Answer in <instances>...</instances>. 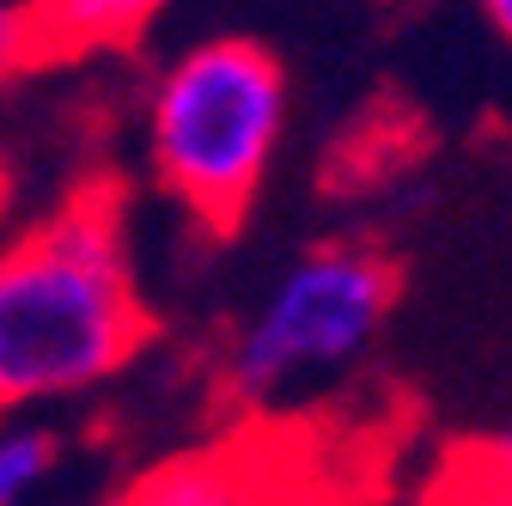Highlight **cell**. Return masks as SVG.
Returning <instances> with one entry per match:
<instances>
[{
	"mask_svg": "<svg viewBox=\"0 0 512 506\" xmlns=\"http://www.w3.org/2000/svg\"><path fill=\"white\" fill-rule=\"evenodd\" d=\"M43 61H74L92 49H128L165 0H25Z\"/></svg>",
	"mask_w": 512,
	"mask_h": 506,
	"instance_id": "obj_4",
	"label": "cell"
},
{
	"mask_svg": "<svg viewBox=\"0 0 512 506\" xmlns=\"http://www.w3.org/2000/svg\"><path fill=\"white\" fill-rule=\"evenodd\" d=\"M43 49H37V25L25 0H0V80H13L25 68H37Z\"/></svg>",
	"mask_w": 512,
	"mask_h": 506,
	"instance_id": "obj_8",
	"label": "cell"
},
{
	"mask_svg": "<svg viewBox=\"0 0 512 506\" xmlns=\"http://www.w3.org/2000/svg\"><path fill=\"white\" fill-rule=\"evenodd\" d=\"M110 506H244V482L220 452H183L141 470Z\"/></svg>",
	"mask_w": 512,
	"mask_h": 506,
	"instance_id": "obj_5",
	"label": "cell"
},
{
	"mask_svg": "<svg viewBox=\"0 0 512 506\" xmlns=\"http://www.w3.org/2000/svg\"><path fill=\"white\" fill-rule=\"evenodd\" d=\"M147 342L122 189L92 177L25 238L0 244V415L80 397Z\"/></svg>",
	"mask_w": 512,
	"mask_h": 506,
	"instance_id": "obj_1",
	"label": "cell"
},
{
	"mask_svg": "<svg viewBox=\"0 0 512 506\" xmlns=\"http://www.w3.org/2000/svg\"><path fill=\"white\" fill-rule=\"evenodd\" d=\"M482 13H488V25L512 43V0H482Z\"/></svg>",
	"mask_w": 512,
	"mask_h": 506,
	"instance_id": "obj_10",
	"label": "cell"
},
{
	"mask_svg": "<svg viewBox=\"0 0 512 506\" xmlns=\"http://www.w3.org/2000/svg\"><path fill=\"white\" fill-rule=\"evenodd\" d=\"M61 439L37 421H0V506H25L31 488L55 470Z\"/></svg>",
	"mask_w": 512,
	"mask_h": 506,
	"instance_id": "obj_6",
	"label": "cell"
},
{
	"mask_svg": "<svg viewBox=\"0 0 512 506\" xmlns=\"http://www.w3.org/2000/svg\"><path fill=\"white\" fill-rule=\"evenodd\" d=\"M287 135V74L263 43L214 37L183 49L147 104L153 177L214 232H232Z\"/></svg>",
	"mask_w": 512,
	"mask_h": 506,
	"instance_id": "obj_2",
	"label": "cell"
},
{
	"mask_svg": "<svg viewBox=\"0 0 512 506\" xmlns=\"http://www.w3.org/2000/svg\"><path fill=\"white\" fill-rule=\"evenodd\" d=\"M470 452H476V464H482L500 488H512V427H506V433H494L488 446H470Z\"/></svg>",
	"mask_w": 512,
	"mask_h": 506,
	"instance_id": "obj_9",
	"label": "cell"
},
{
	"mask_svg": "<svg viewBox=\"0 0 512 506\" xmlns=\"http://www.w3.org/2000/svg\"><path fill=\"white\" fill-rule=\"evenodd\" d=\"M0 214H7V171H0Z\"/></svg>",
	"mask_w": 512,
	"mask_h": 506,
	"instance_id": "obj_11",
	"label": "cell"
},
{
	"mask_svg": "<svg viewBox=\"0 0 512 506\" xmlns=\"http://www.w3.org/2000/svg\"><path fill=\"white\" fill-rule=\"evenodd\" d=\"M427 506H512V488H500L476 464V452L458 446V452H445V464H439V476L427 488Z\"/></svg>",
	"mask_w": 512,
	"mask_h": 506,
	"instance_id": "obj_7",
	"label": "cell"
},
{
	"mask_svg": "<svg viewBox=\"0 0 512 506\" xmlns=\"http://www.w3.org/2000/svg\"><path fill=\"white\" fill-rule=\"evenodd\" d=\"M397 305V263L372 244H317L263 293L232 342V391L269 403L305 378L354 366Z\"/></svg>",
	"mask_w": 512,
	"mask_h": 506,
	"instance_id": "obj_3",
	"label": "cell"
}]
</instances>
